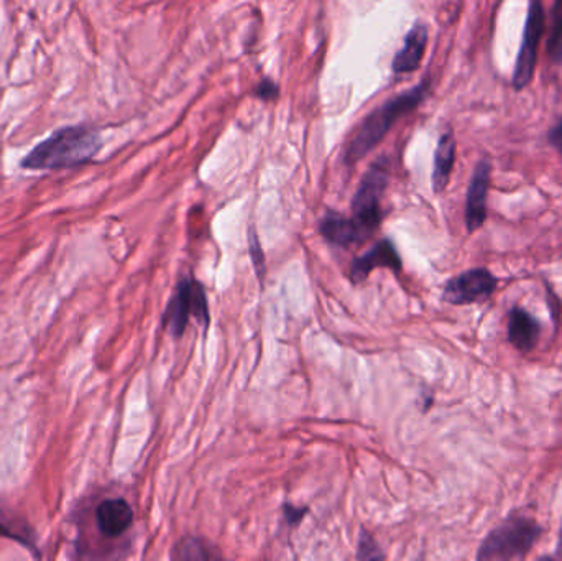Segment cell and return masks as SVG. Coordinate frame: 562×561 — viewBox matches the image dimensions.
<instances>
[{
  "instance_id": "cell-1",
  "label": "cell",
  "mask_w": 562,
  "mask_h": 561,
  "mask_svg": "<svg viewBox=\"0 0 562 561\" xmlns=\"http://www.w3.org/2000/svg\"><path fill=\"white\" fill-rule=\"evenodd\" d=\"M101 148L98 128L86 124L68 125L33 147L20 161V167L33 171L71 170L94 160Z\"/></svg>"
},
{
  "instance_id": "cell-2",
  "label": "cell",
  "mask_w": 562,
  "mask_h": 561,
  "mask_svg": "<svg viewBox=\"0 0 562 561\" xmlns=\"http://www.w3.org/2000/svg\"><path fill=\"white\" fill-rule=\"evenodd\" d=\"M544 529L535 517L512 513L482 540L475 561H521L533 552Z\"/></svg>"
},
{
  "instance_id": "cell-3",
  "label": "cell",
  "mask_w": 562,
  "mask_h": 561,
  "mask_svg": "<svg viewBox=\"0 0 562 561\" xmlns=\"http://www.w3.org/2000/svg\"><path fill=\"white\" fill-rule=\"evenodd\" d=\"M429 81H423L422 85L413 88L405 94L396 96L390 99L385 104L372 112L360 125L349 147L346 150V164L352 165L366 157L383 137L392 125L398 121L402 115L408 114L413 109L418 108L419 102L428 94Z\"/></svg>"
},
{
  "instance_id": "cell-4",
  "label": "cell",
  "mask_w": 562,
  "mask_h": 561,
  "mask_svg": "<svg viewBox=\"0 0 562 561\" xmlns=\"http://www.w3.org/2000/svg\"><path fill=\"white\" fill-rule=\"evenodd\" d=\"M390 171L386 167L385 158H380L376 164L369 168L357 188L356 197L352 201V220L366 231L369 236L375 233L382 220L380 211V201L389 183Z\"/></svg>"
},
{
  "instance_id": "cell-5",
  "label": "cell",
  "mask_w": 562,
  "mask_h": 561,
  "mask_svg": "<svg viewBox=\"0 0 562 561\" xmlns=\"http://www.w3.org/2000/svg\"><path fill=\"white\" fill-rule=\"evenodd\" d=\"M190 316L204 323V326L210 323L206 292H204L203 285L191 277L178 283L177 293L165 312L164 326L175 338H180L187 329Z\"/></svg>"
},
{
  "instance_id": "cell-6",
  "label": "cell",
  "mask_w": 562,
  "mask_h": 561,
  "mask_svg": "<svg viewBox=\"0 0 562 561\" xmlns=\"http://www.w3.org/2000/svg\"><path fill=\"white\" fill-rule=\"evenodd\" d=\"M544 33L543 3L533 0L528 7L527 23H525L524 40L518 52L517 66L514 72L515 89H524L530 85L538 61V46Z\"/></svg>"
},
{
  "instance_id": "cell-7",
  "label": "cell",
  "mask_w": 562,
  "mask_h": 561,
  "mask_svg": "<svg viewBox=\"0 0 562 561\" xmlns=\"http://www.w3.org/2000/svg\"><path fill=\"white\" fill-rule=\"evenodd\" d=\"M497 285V277L491 270L471 269L446 283L442 300L451 305L485 302L491 299Z\"/></svg>"
},
{
  "instance_id": "cell-8",
  "label": "cell",
  "mask_w": 562,
  "mask_h": 561,
  "mask_svg": "<svg viewBox=\"0 0 562 561\" xmlns=\"http://www.w3.org/2000/svg\"><path fill=\"white\" fill-rule=\"evenodd\" d=\"M492 165L488 158H482L472 173L469 184L468 200H465V226L472 234L484 226L487 220V197L491 187Z\"/></svg>"
},
{
  "instance_id": "cell-9",
  "label": "cell",
  "mask_w": 562,
  "mask_h": 561,
  "mask_svg": "<svg viewBox=\"0 0 562 561\" xmlns=\"http://www.w3.org/2000/svg\"><path fill=\"white\" fill-rule=\"evenodd\" d=\"M134 524V510L122 497L104 500L95 509V526L105 539H119Z\"/></svg>"
},
{
  "instance_id": "cell-10",
  "label": "cell",
  "mask_w": 562,
  "mask_h": 561,
  "mask_svg": "<svg viewBox=\"0 0 562 561\" xmlns=\"http://www.w3.org/2000/svg\"><path fill=\"white\" fill-rule=\"evenodd\" d=\"M379 267H389L393 272L402 270V259H400L392 240H380L369 253L357 257L352 262V267H350V280L353 283L363 282L370 276V272L379 269Z\"/></svg>"
},
{
  "instance_id": "cell-11",
  "label": "cell",
  "mask_w": 562,
  "mask_h": 561,
  "mask_svg": "<svg viewBox=\"0 0 562 561\" xmlns=\"http://www.w3.org/2000/svg\"><path fill=\"white\" fill-rule=\"evenodd\" d=\"M508 343L514 346L517 351L528 355L533 351L540 341L541 325L537 318L527 310L515 306L508 315L507 328Z\"/></svg>"
},
{
  "instance_id": "cell-12",
  "label": "cell",
  "mask_w": 562,
  "mask_h": 561,
  "mask_svg": "<svg viewBox=\"0 0 562 561\" xmlns=\"http://www.w3.org/2000/svg\"><path fill=\"white\" fill-rule=\"evenodd\" d=\"M321 234L334 246L350 247L352 244L363 243L369 239V234L350 217L340 216L337 213H329L324 216L321 223Z\"/></svg>"
},
{
  "instance_id": "cell-13",
  "label": "cell",
  "mask_w": 562,
  "mask_h": 561,
  "mask_svg": "<svg viewBox=\"0 0 562 561\" xmlns=\"http://www.w3.org/2000/svg\"><path fill=\"white\" fill-rule=\"evenodd\" d=\"M426 45H428V26L418 23L409 30L405 45L396 53L393 59V71L400 75L415 71L425 55Z\"/></svg>"
},
{
  "instance_id": "cell-14",
  "label": "cell",
  "mask_w": 562,
  "mask_h": 561,
  "mask_svg": "<svg viewBox=\"0 0 562 561\" xmlns=\"http://www.w3.org/2000/svg\"><path fill=\"white\" fill-rule=\"evenodd\" d=\"M171 561H231L213 543L201 537L187 536L171 549Z\"/></svg>"
},
{
  "instance_id": "cell-15",
  "label": "cell",
  "mask_w": 562,
  "mask_h": 561,
  "mask_svg": "<svg viewBox=\"0 0 562 561\" xmlns=\"http://www.w3.org/2000/svg\"><path fill=\"white\" fill-rule=\"evenodd\" d=\"M456 161V138L452 132H445L439 138L435 154V168H432V188L441 193L448 187L452 168Z\"/></svg>"
},
{
  "instance_id": "cell-16",
  "label": "cell",
  "mask_w": 562,
  "mask_h": 561,
  "mask_svg": "<svg viewBox=\"0 0 562 561\" xmlns=\"http://www.w3.org/2000/svg\"><path fill=\"white\" fill-rule=\"evenodd\" d=\"M0 536L22 543L25 549L33 553L35 559H40L36 537L32 527L22 517L15 516L12 510L7 509V506H3L2 503H0Z\"/></svg>"
},
{
  "instance_id": "cell-17",
  "label": "cell",
  "mask_w": 562,
  "mask_h": 561,
  "mask_svg": "<svg viewBox=\"0 0 562 561\" xmlns=\"http://www.w3.org/2000/svg\"><path fill=\"white\" fill-rule=\"evenodd\" d=\"M548 53L554 63H562V0L554 2L551 10V30L548 38Z\"/></svg>"
},
{
  "instance_id": "cell-18",
  "label": "cell",
  "mask_w": 562,
  "mask_h": 561,
  "mask_svg": "<svg viewBox=\"0 0 562 561\" xmlns=\"http://www.w3.org/2000/svg\"><path fill=\"white\" fill-rule=\"evenodd\" d=\"M357 561H385V553L372 534L360 530L359 547H357Z\"/></svg>"
},
{
  "instance_id": "cell-19",
  "label": "cell",
  "mask_w": 562,
  "mask_h": 561,
  "mask_svg": "<svg viewBox=\"0 0 562 561\" xmlns=\"http://www.w3.org/2000/svg\"><path fill=\"white\" fill-rule=\"evenodd\" d=\"M250 254H252L254 266H256L257 272H259L260 279L266 272V263H263L262 247H260L259 239H257V233H250Z\"/></svg>"
},
{
  "instance_id": "cell-20",
  "label": "cell",
  "mask_w": 562,
  "mask_h": 561,
  "mask_svg": "<svg viewBox=\"0 0 562 561\" xmlns=\"http://www.w3.org/2000/svg\"><path fill=\"white\" fill-rule=\"evenodd\" d=\"M307 510H310L307 507H294L290 506V504H284V520H286L290 526H297V524L303 520V517L306 516Z\"/></svg>"
},
{
  "instance_id": "cell-21",
  "label": "cell",
  "mask_w": 562,
  "mask_h": 561,
  "mask_svg": "<svg viewBox=\"0 0 562 561\" xmlns=\"http://www.w3.org/2000/svg\"><path fill=\"white\" fill-rule=\"evenodd\" d=\"M279 86L270 79H263L256 89V96L260 99H276L279 98Z\"/></svg>"
},
{
  "instance_id": "cell-22",
  "label": "cell",
  "mask_w": 562,
  "mask_h": 561,
  "mask_svg": "<svg viewBox=\"0 0 562 561\" xmlns=\"http://www.w3.org/2000/svg\"><path fill=\"white\" fill-rule=\"evenodd\" d=\"M548 138H550L551 145H553V147H557L558 150L562 152V119L560 122H558L557 125H554L553 128H551Z\"/></svg>"
},
{
  "instance_id": "cell-23",
  "label": "cell",
  "mask_w": 562,
  "mask_h": 561,
  "mask_svg": "<svg viewBox=\"0 0 562 561\" xmlns=\"http://www.w3.org/2000/svg\"><path fill=\"white\" fill-rule=\"evenodd\" d=\"M558 561H562V520L560 526V532H558V546H557Z\"/></svg>"
},
{
  "instance_id": "cell-24",
  "label": "cell",
  "mask_w": 562,
  "mask_h": 561,
  "mask_svg": "<svg viewBox=\"0 0 562 561\" xmlns=\"http://www.w3.org/2000/svg\"><path fill=\"white\" fill-rule=\"evenodd\" d=\"M537 561H558V560H557V557L543 556V557H541V559H538Z\"/></svg>"
}]
</instances>
